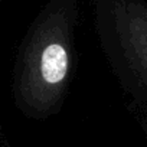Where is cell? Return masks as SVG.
<instances>
[{"label":"cell","mask_w":147,"mask_h":147,"mask_svg":"<svg viewBox=\"0 0 147 147\" xmlns=\"http://www.w3.org/2000/svg\"><path fill=\"white\" fill-rule=\"evenodd\" d=\"M80 0H48L29 25L15 62L12 95L28 118L46 120L65 102L74 72Z\"/></svg>","instance_id":"6da1fadb"},{"label":"cell","mask_w":147,"mask_h":147,"mask_svg":"<svg viewBox=\"0 0 147 147\" xmlns=\"http://www.w3.org/2000/svg\"><path fill=\"white\" fill-rule=\"evenodd\" d=\"M104 56L147 117V0H90Z\"/></svg>","instance_id":"7a4b0ae2"},{"label":"cell","mask_w":147,"mask_h":147,"mask_svg":"<svg viewBox=\"0 0 147 147\" xmlns=\"http://www.w3.org/2000/svg\"><path fill=\"white\" fill-rule=\"evenodd\" d=\"M141 123H143V125L146 127V130H147V117H144L143 120H141Z\"/></svg>","instance_id":"3957f363"},{"label":"cell","mask_w":147,"mask_h":147,"mask_svg":"<svg viewBox=\"0 0 147 147\" xmlns=\"http://www.w3.org/2000/svg\"><path fill=\"white\" fill-rule=\"evenodd\" d=\"M2 2H3V0H0V5H2Z\"/></svg>","instance_id":"277c9868"}]
</instances>
